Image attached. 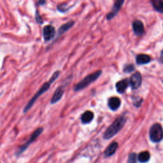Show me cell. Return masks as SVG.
<instances>
[{
    "label": "cell",
    "instance_id": "1",
    "mask_svg": "<svg viewBox=\"0 0 163 163\" xmlns=\"http://www.w3.org/2000/svg\"><path fill=\"white\" fill-rule=\"evenodd\" d=\"M59 75H60V71H56L53 74V76L51 77V78H50V80L48 82H47L46 83L44 84L41 87V88L38 91V92H37L34 94V96L31 98V100L30 101H29L27 103V104L26 105V107H25V108L24 109V113H26L27 112H28V111L31 108L32 106L34 104V103L36 101V100L38 99L40 96H42L43 93H45L49 89L50 87V85H51V84L54 82V81L59 77Z\"/></svg>",
    "mask_w": 163,
    "mask_h": 163
},
{
    "label": "cell",
    "instance_id": "2",
    "mask_svg": "<svg viewBox=\"0 0 163 163\" xmlns=\"http://www.w3.org/2000/svg\"><path fill=\"white\" fill-rule=\"evenodd\" d=\"M127 118L124 116L122 115L118 117L106 130L104 134V138L108 139L117 135L124 127Z\"/></svg>",
    "mask_w": 163,
    "mask_h": 163
},
{
    "label": "cell",
    "instance_id": "3",
    "mask_svg": "<svg viewBox=\"0 0 163 163\" xmlns=\"http://www.w3.org/2000/svg\"><path fill=\"white\" fill-rule=\"evenodd\" d=\"M102 74V71L98 70L93 73L90 74V75H87L86 77H85L83 80H82L79 83H78L75 87L74 90L75 91H80L81 90L84 89L86 88L88 85H89L91 84L94 82V81L97 80Z\"/></svg>",
    "mask_w": 163,
    "mask_h": 163
},
{
    "label": "cell",
    "instance_id": "4",
    "mask_svg": "<svg viewBox=\"0 0 163 163\" xmlns=\"http://www.w3.org/2000/svg\"><path fill=\"white\" fill-rule=\"evenodd\" d=\"M149 136L152 142L158 143L163 138V130L161 125L155 123L153 124L149 131Z\"/></svg>",
    "mask_w": 163,
    "mask_h": 163
},
{
    "label": "cell",
    "instance_id": "5",
    "mask_svg": "<svg viewBox=\"0 0 163 163\" xmlns=\"http://www.w3.org/2000/svg\"><path fill=\"white\" fill-rule=\"evenodd\" d=\"M129 82L132 89L135 90L138 89L142 82V77L141 73L139 72L135 73L129 80Z\"/></svg>",
    "mask_w": 163,
    "mask_h": 163
},
{
    "label": "cell",
    "instance_id": "6",
    "mask_svg": "<svg viewBox=\"0 0 163 163\" xmlns=\"http://www.w3.org/2000/svg\"><path fill=\"white\" fill-rule=\"evenodd\" d=\"M43 129L42 128H39L37 129L33 133V135L31 136L30 138H29V139L27 141V142L24 145H23V146L20 147V148L19 150V153L18 154H19L23 152V151H24L27 149V148L29 147V145H30L32 142H33L34 141L42 134V132H43Z\"/></svg>",
    "mask_w": 163,
    "mask_h": 163
},
{
    "label": "cell",
    "instance_id": "7",
    "mask_svg": "<svg viewBox=\"0 0 163 163\" xmlns=\"http://www.w3.org/2000/svg\"><path fill=\"white\" fill-rule=\"evenodd\" d=\"M124 3V1H123V0H118V1H116L112 7V10H111V12L107 14V19L110 20L112 19H113L117 14L118 11H119L122 6L123 5Z\"/></svg>",
    "mask_w": 163,
    "mask_h": 163
},
{
    "label": "cell",
    "instance_id": "8",
    "mask_svg": "<svg viewBox=\"0 0 163 163\" xmlns=\"http://www.w3.org/2000/svg\"><path fill=\"white\" fill-rule=\"evenodd\" d=\"M43 38L45 41H50L51 39H53L56 34L55 28L50 25H47L44 27L43 29Z\"/></svg>",
    "mask_w": 163,
    "mask_h": 163
},
{
    "label": "cell",
    "instance_id": "9",
    "mask_svg": "<svg viewBox=\"0 0 163 163\" xmlns=\"http://www.w3.org/2000/svg\"><path fill=\"white\" fill-rule=\"evenodd\" d=\"M132 29L134 33L138 36H142L145 33L143 24L138 20H136L132 23Z\"/></svg>",
    "mask_w": 163,
    "mask_h": 163
},
{
    "label": "cell",
    "instance_id": "10",
    "mask_svg": "<svg viewBox=\"0 0 163 163\" xmlns=\"http://www.w3.org/2000/svg\"><path fill=\"white\" fill-rule=\"evenodd\" d=\"M129 84V80L128 78H125L122 80H120L119 82H118L116 84L117 91L120 94L124 93L125 91L126 90V89L128 88Z\"/></svg>",
    "mask_w": 163,
    "mask_h": 163
},
{
    "label": "cell",
    "instance_id": "11",
    "mask_svg": "<svg viewBox=\"0 0 163 163\" xmlns=\"http://www.w3.org/2000/svg\"><path fill=\"white\" fill-rule=\"evenodd\" d=\"M121 105V101L117 97H112L108 100V105L109 108L113 111H116L117 110H118L119 108Z\"/></svg>",
    "mask_w": 163,
    "mask_h": 163
},
{
    "label": "cell",
    "instance_id": "12",
    "mask_svg": "<svg viewBox=\"0 0 163 163\" xmlns=\"http://www.w3.org/2000/svg\"><path fill=\"white\" fill-rule=\"evenodd\" d=\"M64 94V87L61 86L58 87L56 90L53 98L51 99V104H55L58 101L60 100Z\"/></svg>",
    "mask_w": 163,
    "mask_h": 163
},
{
    "label": "cell",
    "instance_id": "13",
    "mask_svg": "<svg viewBox=\"0 0 163 163\" xmlns=\"http://www.w3.org/2000/svg\"><path fill=\"white\" fill-rule=\"evenodd\" d=\"M136 61L138 65L146 64L151 61V58L146 54H138L136 57Z\"/></svg>",
    "mask_w": 163,
    "mask_h": 163
},
{
    "label": "cell",
    "instance_id": "14",
    "mask_svg": "<svg viewBox=\"0 0 163 163\" xmlns=\"http://www.w3.org/2000/svg\"><path fill=\"white\" fill-rule=\"evenodd\" d=\"M94 118V114L91 111H86L81 116V121L84 124L91 122Z\"/></svg>",
    "mask_w": 163,
    "mask_h": 163
},
{
    "label": "cell",
    "instance_id": "15",
    "mask_svg": "<svg viewBox=\"0 0 163 163\" xmlns=\"http://www.w3.org/2000/svg\"><path fill=\"white\" fill-rule=\"evenodd\" d=\"M118 148V143L117 142H113L111 143L105 151V155L106 157H110L112 155L116 152V150Z\"/></svg>",
    "mask_w": 163,
    "mask_h": 163
},
{
    "label": "cell",
    "instance_id": "16",
    "mask_svg": "<svg viewBox=\"0 0 163 163\" xmlns=\"http://www.w3.org/2000/svg\"><path fill=\"white\" fill-rule=\"evenodd\" d=\"M74 24H75V22L71 20V21L68 22L67 23H66V24L62 25L61 26V27L59 28V31H58V36L59 35H61L63 33H64L65 32L67 31L68 30H69V29L73 26Z\"/></svg>",
    "mask_w": 163,
    "mask_h": 163
},
{
    "label": "cell",
    "instance_id": "17",
    "mask_svg": "<svg viewBox=\"0 0 163 163\" xmlns=\"http://www.w3.org/2000/svg\"><path fill=\"white\" fill-rule=\"evenodd\" d=\"M151 3L155 10L163 13V0H154L151 1Z\"/></svg>",
    "mask_w": 163,
    "mask_h": 163
},
{
    "label": "cell",
    "instance_id": "18",
    "mask_svg": "<svg viewBox=\"0 0 163 163\" xmlns=\"http://www.w3.org/2000/svg\"><path fill=\"white\" fill-rule=\"evenodd\" d=\"M150 159V153L147 151L142 152L138 155V160L140 162H147Z\"/></svg>",
    "mask_w": 163,
    "mask_h": 163
},
{
    "label": "cell",
    "instance_id": "19",
    "mask_svg": "<svg viewBox=\"0 0 163 163\" xmlns=\"http://www.w3.org/2000/svg\"><path fill=\"white\" fill-rule=\"evenodd\" d=\"M124 73H131L135 70V66L133 64H128L125 65L124 67Z\"/></svg>",
    "mask_w": 163,
    "mask_h": 163
},
{
    "label": "cell",
    "instance_id": "20",
    "mask_svg": "<svg viewBox=\"0 0 163 163\" xmlns=\"http://www.w3.org/2000/svg\"><path fill=\"white\" fill-rule=\"evenodd\" d=\"M138 160V156L135 153L131 154L129 156L128 163H136Z\"/></svg>",
    "mask_w": 163,
    "mask_h": 163
},
{
    "label": "cell",
    "instance_id": "21",
    "mask_svg": "<svg viewBox=\"0 0 163 163\" xmlns=\"http://www.w3.org/2000/svg\"><path fill=\"white\" fill-rule=\"evenodd\" d=\"M143 99L139 97H137L133 99V105H134L135 107H139L141 105H142V103L143 102Z\"/></svg>",
    "mask_w": 163,
    "mask_h": 163
},
{
    "label": "cell",
    "instance_id": "22",
    "mask_svg": "<svg viewBox=\"0 0 163 163\" xmlns=\"http://www.w3.org/2000/svg\"><path fill=\"white\" fill-rule=\"evenodd\" d=\"M36 20L37 23H39V24L43 23V20L41 18L40 16L39 15V13L38 12H36Z\"/></svg>",
    "mask_w": 163,
    "mask_h": 163
},
{
    "label": "cell",
    "instance_id": "23",
    "mask_svg": "<svg viewBox=\"0 0 163 163\" xmlns=\"http://www.w3.org/2000/svg\"><path fill=\"white\" fill-rule=\"evenodd\" d=\"M159 62L162 64H163V50L161 51L160 57H159Z\"/></svg>",
    "mask_w": 163,
    "mask_h": 163
}]
</instances>
